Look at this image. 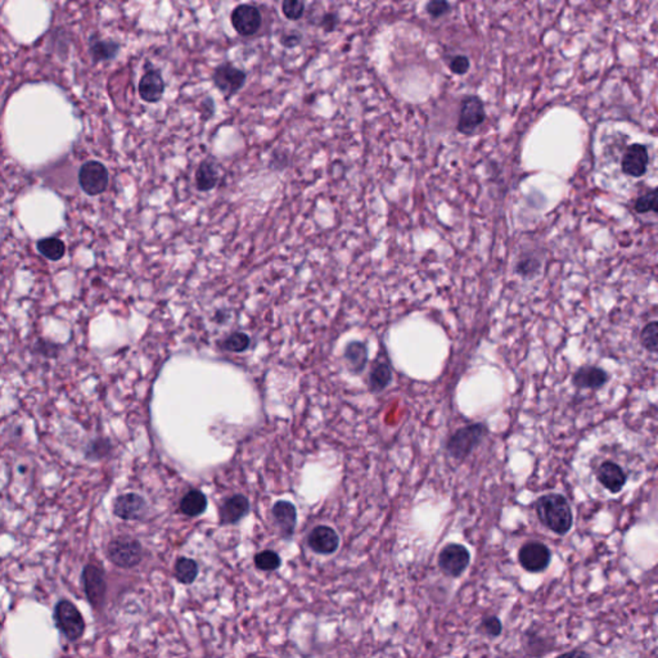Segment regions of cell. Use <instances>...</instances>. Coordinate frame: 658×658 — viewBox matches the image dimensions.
<instances>
[{
	"label": "cell",
	"mask_w": 658,
	"mask_h": 658,
	"mask_svg": "<svg viewBox=\"0 0 658 658\" xmlns=\"http://www.w3.org/2000/svg\"><path fill=\"white\" fill-rule=\"evenodd\" d=\"M537 518L557 535H566L574 525L571 506L562 494H545L535 503Z\"/></svg>",
	"instance_id": "1"
},
{
	"label": "cell",
	"mask_w": 658,
	"mask_h": 658,
	"mask_svg": "<svg viewBox=\"0 0 658 658\" xmlns=\"http://www.w3.org/2000/svg\"><path fill=\"white\" fill-rule=\"evenodd\" d=\"M53 621L57 630L70 643L79 642L86 630V622L79 607L70 599L62 598L53 608Z\"/></svg>",
	"instance_id": "2"
},
{
	"label": "cell",
	"mask_w": 658,
	"mask_h": 658,
	"mask_svg": "<svg viewBox=\"0 0 658 658\" xmlns=\"http://www.w3.org/2000/svg\"><path fill=\"white\" fill-rule=\"evenodd\" d=\"M108 560L122 570H131L142 563L144 557L143 546L136 537L129 535L114 537L106 548Z\"/></svg>",
	"instance_id": "3"
},
{
	"label": "cell",
	"mask_w": 658,
	"mask_h": 658,
	"mask_svg": "<svg viewBox=\"0 0 658 658\" xmlns=\"http://www.w3.org/2000/svg\"><path fill=\"white\" fill-rule=\"evenodd\" d=\"M487 433L489 427L484 423L469 424L461 427L447 440V454L455 461H464L484 441Z\"/></svg>",
	"instance_id": "4"
},
{
	"label": "cell",
	"mask_w": 658,
	"mask_h": 658,
	"mask_svg": "<svg viewBox=\"0 0 658 658\" xmlns=\"http://www.w3.org/2000/svg\"><path fill=\"white\" fill-rule=\"evenodd\" d=\"M81 585L91 608L94 611H100L106 603L108 591L105 568L94 562L86 563L81 571Z\"/></svg>",
	"instance_id": "5"
},
{
	"label": "cell",
	"mask_w": 658,
	"mask_h": 658,
	"mask_svg": "<svg viewBox=\"0 0 658 658\" xmlns=\"http://www.w3.org/2000/svg\"><path fill=\"white\" fill-rule=\"evenodd\" d=\"M486 120L482 99L477 96H467L461 99L456 130L464 136H472Z\"/></svg>",
	"instance_id": "6"
},
{
	"label": "cell",
	"mask_w": 658,
	"mask_h": 658,
	"mask_svg": "<svg viewBox=\"0 0 658 658\" xmlns=\"http://www.w3.org/2000/svg\"><path fill=\"white\" fill-rule=\"evenodd\" d=\"M247 80V74L242 68L235 66L232 62L221 63L213 70L212 83L218 91H221L227 98L235 96L242 89Z\"/></svg>",
	"instance_id": "7"
},
{
	"label": "cell",
	"mask_w": 658,
	"mask_h": 658,
	"mask_svg": "<svg viewBox=\"0 0 658 658\" xmlns=\"http://www.w3.org/2000/svg\"><path fill=\"white\" fill-rule=\"evenodd\" d=\"M110 176L106 166L98 161H89L79 171V183L89 196H98L108 187Z\"/></svg>",
	"instance_id": "8"
},
{
	"label": "cell",
	"mask_w": 658,
	"mask_h": 658,
	"mask_svg": "<svg viewBox=\"0 0 658 658\" xmlns=\"http://www.w3.org/2000/svg\"><path fill=\"white\" fill-rule=\"evenodd\" d=\"M230 23L241 37H252L261 29L263 15L252 4H239L232 11Z\"/></svg>",
	"instance_id": "9"
},
{
	"label": "cell",
	"mask_w": 658,
	"mask_h": 658,
	"mask_svg": "<svg viewBox=\"0 0 658 658\" xmlns=\"http://www.w3.org/2000/svg\"><path fill=\"white\" fill-rule=\"evenodd\" d=\"M520 563L529 572H541L549 566L552 553L546 545L540 541H529L521 546L518 552Z\"/></svg>",
	"instance_id": "10"
},
{
	"label": "cell",
	"mask_w": 658,
	"mask_h": 658,
	"mask_svg": "<svg viewBox=\"0 0 658 658\" xmlns=\"http://www.w3.org/2000/svg\"><path fill=\"white\" fill-rule=\"evenodd\" d=\"M112 512L124 521H139L143 520L148 513V504L143 496L134 492H128L119 495L114 500Z\"/></svg>",
	"instance_id": "11"
},
{
	"label": "cell",
	"mask_w": 658,
	"mask_h": 658,
	"mask_svg": "<svg viewBox=\"0 0 658 658\" xmlns=\"http://www.w3.org/2000/svg\"><path fill=\"white\" fill-rule=\"evenodd\" d=\"M471 562L468 549L461 544H447L439 555V566L447 575L461 576Z\"/></svg>",
	"instance_id": "12"
},
{
	"label": "cell",
	"mask_w": 658,
	"mask_h": 658,
	"mask_svg": "<svg viewBox=\"0 0 658 658\" xmlns=\"http://www.w3.org/2000/svg\"><path fill=\"white\" fill-rule=\"evenodd\" d=\"M650 164V154L647 145L633 143L629 145L621 159L622 173L631 178H640L647 173Z\"/></svg>",
	"instance_id": "13"
},
{
	"label": "cell",
	"mask_w": 658,
	"mask_h": 658,
	"mask_svg": "<svg viewBox=\"0 0 658 658\" xmlns=\"http://www.w3.org/2000/svg\"><path fill=\"white\" fill-rule=\"evenodd\" d=\"M597 480L599 484L612 494L620 492L626 485L628 477L620 464L612 461H605L597 468Z\"/></svg>",
	"instance_id": "14"
},
{
	"label": "cell",
	"mask_w": 658,
	"mask_h": 658,
	"mask_svg": "<svg viewBox=\"0 0 658 658\" xmlns=\"http://www.w3.org/2000/svg\"><path fill=\"white\" fill-rule=\"evenodd\" d=\"M610 381V374L600 367L583 365L572 376V385L580 390H598Z\"/></svg>",
	"instance_id": "15"
},
{
	"label": "cell",
	"mask_w": 658,
	"mask_h": 658,
	"mask_svg": "<svg viewBox=\"0 0 658 658\" xmlns=\"http://www.w3.org/2000/svg\"><path fill=\"white\" fill-rule=\"evenodd\" d=\"M165 80L162 77V74L159 70H148L145 74L142 76L139 85H138V91L140 98L143 99L147 103H157L164 97L165 93Z\"/></svg>",
	"instance_id": "16"
},
{
	"label": "cell",
	"mask_w": 658,
	"mask_h": 658,
	"mask_svg": "<svg viewBox=\"0 0 658 658\" xmlns=\"http://www.w3.org/2000/svg\"><path fill=\"white\" fill-rule=\"evenodd\" d=\"M308 543L314 552L329 555L338 549L340 537L332 527L317 526L308 537Z\"/></svg>",
	"instance_id": "17"
},
{
	"label": "cell",
	"mask_w": 658,
	"mask_h": 658,
	"mask_svg": "<svg viewBox=\"0 0 658 658\" xmlns=\"http://www.w3.org/2000/svg\"><path fill=\"white\" fill-rule=\"evenodd\" d=\"M272 517L279 529L282 537L286 539L292 537L295 532L296 521H297L295 506L286 500L277 501L272 507Z\"/></svg>",
	"instance_id": "18"
},
{
	"label": "cell",
	"mask_w": 658,
	"mask_h": 658,
	"mask_svg": "<svg viewBox=\"0 0 658 658\" xmlns=\"http://www.w3.org/2000/svg\"><path fill=\"white\" fill-rule=\"evenodd\" d=\"M250 511L249 499L243 495H233L228 498L220 508V523L235 525L239 522Z\"/></svg>",
	"instance_id": "19"
},
{
	"label": "cell",
	"mask_w": 658,
	"mask_h": 658,
	"mask_svg": "<svg viewBox=\"0 0 658 658\" xmlns=\"http://www.w3.org/2000/svg\"><path fill=\"white\" fill-rule=\"evenodd\" d=\"M196 187L199 192H210L215 190L216 185L219 184L220 174L218 166L211 159H204L198 165L196 174Z\"/></svg>",
	"instance_id": "20"
},
{
	"label": "cell",
	"mask_w": 658,
	"mask_h": 658,
	"mask_svg": "<svg viewBox=\"0 0 658 658\" xmlns=\"http://www.w3.org/2000/svg\"><path fill=\"white\" fill-rule=\"evenodd\" d=\"M393 379L391 368L387 362L379 360L371 367L369 373V388L373 393H381L386 388Z\"/></svg>",
	"instance_id": "21"
},
{
	"label": "cell",
	"mask_w": 658,
	"mask_h": 658,
	"mask_svg": "<svg viewBox=\"0 0 658 658\" xmlns=\"http://www.w3.org/2000/svg\"><path fill=\"white\" fill-rule=\"evenodd\" d=\"M199 574L198 563L192 558L180 557L175 563V577L183 585H190L195 583Z\"/></svg>",
	"instance_id": "22"
},
{
	"label": "cell",
	"mask_w": 658,
	"mask_h": 658,
	"mask_svg": "<svg viewBox=\"0 0 658 658\" xmlns=\"http://www.w3.org/2000/svg\"><path fill=\"white\" fill-rule=\"evenodd\" d=\"M345 359L351 371L360 373L368 362L365 345L362 342H351L345 350Z\"/></svg>",
	"instance_id": "23"
},
{
	"label": "cell",
	"mask_w": 658,
	"mask_h": 658,
	"mask_svg": "<svg viewBox=\"0 0 658 658\" xmlns=\"http://www.w3.org/2000/svg\"><path fill=\"white\" fill-rule=\"evenodd\" d=\"M206 507H207V499L202 492H197V490L188 492L180 503V511L183 515H188V517H197V515H202Z\"/></svg>",
	"instance_id": "24"
},
{
	"label": "cell",
	"mask_w": 658,
	"mask_h": 658,
	"mask_svg": "<svg viewBox=\"0 0 658 658\" xmlns=\"http://www.w3.org/2000/svg\"><path fill=\"white\" fill-rule=\"evenodd\" d=\"M119 51L120 44L114 40H94L91 43V57L96 62L111 61L116 58Z\"/></svg>",
	"instance_id": "25"
},
{
	"label": "cell",
	"mask_w": 658,
	"mask_h": 658,
	"mask_svg": "<svg viewBox=\"0 0 658 658\" xmlns=\"http://www.w3.org/2000/svg\"><path fill=\"white\" fill-rule=\"evenodd\" d=\"M38 250L48 260L58 261L65 256L66 246L58 238H46L39 241Z\"/></svg>",
	"instance_id": "26"
},
{
	"label": "cell",
	"mask_w": 658,
	"mask_h": 658,
	"mask_svg": "<svg viewBox=\"0 0 658 658\" xmlns=\"http://www.w3.org/2000/svg\"><path fill=\"white\" fill-rule=\"evenodd\" d=\"M111 452H112L111 441L106 437H98V439L91 440L85 447V458L89 461H100L102 458H106L107 455L111 454Z\"/></svg>",
	"instance_id": "27"
},
{
	"label": "cell",
	"mask_w": 658,
	"mask_h": 658,
	"mask_svg": "<svg viewBox=\"0 0 658 658\" xmlns=\"http://www.w3.org/2000/svg\"><path fill=\"white\" fill-rule=\"evenodd\" d=\"M255 566L261 571H275L282 566L279 554L274 551H264L255 555Z\"/></svg>",
	"instance_id": "28"
},
{
	"label": "cell",
	"mask_w": 658,
	"mask_h": 658,
	"mask_svg": "<svg viewBox=\"0 0 658 658\" xmlns=\"http://www.w3.org/2000/svg\"><path fill=\"white\" fill-rule=\"evenodd\" d=\"M658 323L653 320L644 327L643 331L640 332V343L647 351L652 354L657 353L658 346Z\"/></svg>",
	"instance_id": "29"
},
{
	"label": "cell",
	"mask_w": 658,
	"mask_h": 658,
	"mask_svg": "<svg viewBox=\"0 0 658 658\" xmlns=\"http://www.w3.org/2000/svg\"><path fill=\"white\" fill-rule=\"evenodd\" d=\"M250 346V337L244 333H233L223 342V348L230 353H242Z\"/></svg>",
	"instance_id": "30"
},
{
	"label": "cell",
	"mask_w": 658,
	"mask_h": 658,
	"mask_svg": "<svg viewBox=\"0 0 658 658\" xmlns=\"http://www.w3.org/2000/svg\"><path fill=\"white\" fill-rule=\"evenodd\" d=\"M634 210L638 213H647V212L656 213L657 212V190H650L638 198L634 204Z\"/></svg>",
	"instance_id": "31"
},
{
	"label": "cell",
	"mask_w": 658,
	"mask_h": 658,
	"mask_svg": "<svg viewBox=\"0 0 658 658\" xmlns=\"http://www.w3.org/2000/svg\"><path fill=\"white\" fill-rule=\"evenodd\" d=\"M282 13L287 20L298 21L305 13V4L300 0H284L282 3Z\"/></svg>",
	"instance_id": "32"
},
{
	"label": "cell",
	"mask_w": 658,
	"mask_h": 658,
	"mask_svg": "<svg viewBox=\"0 0 658 658\" xmlns=\"http://www.w3.org/2000/svg\"><path fill=\"white\" fill-rule=\"evenodd\" d=\"M540 266H541V264L537 261V258H521L517 264L515 272H517V274L525 277V278H532L540 270Z\"/></svg>",
	"instance_id": "33"
},
{
	"label": "cell",
	"mask_w": 658,
	"mask_h": 658,
	"mask_svg": "<svg viewBox=\"0 0 658 658\" xmlns=\"http://www.w3.org/2000/svg\"><path fill=\"white\" fill-rule=\"evenodd\" d=\"M426 12L432 18H440L450 12V3L445 0H431L426 4Z\"/></svg>",
	"instance_id": "34"
},
{
	"label": "cell",
	"mask_w": 658,
	"mask_h": 658,
	"mask_svg": "<svg viewBox=\"0 0 658 658\" xmlns=\"http://www.w3.org/2000/svg\"><path fill=\"white\" fill-rule=\"evenodd\" d=\"M447 66L455 75H464V74L468 72L471 62H469L468 57H466L463 54H458V55H454L450 61L447 62Z\"/></svg>",
	"instance_id": "35"
},
{
	"label": "cell",
	"mask_w": 658,
	"mask_h": 658,
	"mask_svg": "<svg viewBox=\"0 0 658 658\" xmlns=\"http://www.w3.org/2000/svg\"><path fill=\"white\" fill-rule=\"evenodd\" d=\"M481 629L484 630L485 634H487V636H499L501 634L503 626H501V622H500L498 617L489 616V617H485L482 622H481Z\"/></svg>",
	"instance_id": "36"
},
{
	"label": "cell",
	"mask_w": 658,
	"mask_h": 658,
	"mask_svg": "<svg viewBox=\"0 0 658 658\" xmlns=\"http://www.w3.org/2000/svg\"><path fill=\"white\" fill-rule=\"evenodd\" d=\"M37 348H38V351L41 355L46 356V357H55L60 354L61 346L57 345V343H53V342L39 340L38 343H37Z\"/></svg>",
	"instance_id": "37"
},
{
	"label": "cell",
	"mask_w": 658,
	"mask_h": 658,
	"mask_svg": "<svg viewBox=\"0 0 658 658\" xmlns=\"http://www.w3.org/2000/svg\"><path fill=\"white\" fill-rule=\"evenodd\" d=\"M301 40H303V37H301L300 32H297L296 30H291L289 32L283 34V37L280 38V44L284 46V48L292 49V48L300 46V44H301Z\"/></svg>",
	"instance_id": "38"
},
{
	"label": "cell",
	"mask_w": 658,
	"mask_h": 658,
	"mask_svg": "<svg viewBox=\"0 0 658 658\" xmlns=\"http://www.w3.org/2000/svg\"><path fill=\"white\" fill-rule=\"evenodd\" d=\"M338 23H340L338 15H336V13H326V15L322 17V20H320V22H319V26L329 34V32H333V31L337 29Z\"/></svg>",
	"instance_id": "39"
},
{
	"label": "cell",
	"mask_w": 658,
	"mask_h": 658,
	"mask_svg": "<svg viewBox=\"0 0 658 658\" xmlns=\"http://www.w3.org/2000/svg\"><path fill=\"white\" fill-rule=\"evenodd\" d=\"M215 114V103L211 97H207L201 102V117L202 120L210 119Z\"/></svg>",
	"instance_id": "40"
},
{
	"label": "cell",
	"mask_w": 658,
	"mask_h": 658,
	"mask_svg": "<svg viewBox=\"0 0 658 658\" xmlns=\"http://www.w3.org/2000/svg\"><path fill=\"white\" fill-rule=\"evenodd\" d=\"M288 165V156L284 154V153H278V152H274L272 156V161H270V167L274 169V170H283L286 169Z\"/></svg>",
	"instance_id": "41"
},
{
	"label": "cell",
	"mask_w": 658,
	"mask_h": 658,
	"mask_svg": "<svg viewBox=\"0 0 658 658\" xmlns=\"http://www.w3.org/2000/svg\"><path fill=\"white\" fill-rule=\"evenodd\" d=\"M557 658H591L586 652L584 651H571L567 653H563Z\"/></svg>",
	"instance_id": "42"
}]
</instances>
